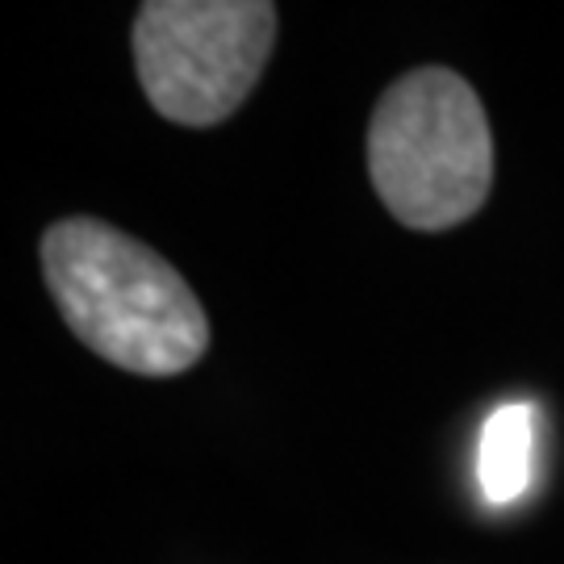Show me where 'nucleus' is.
Returning a JSON list of instances; mask_svg holds the SVG:
<instances>
[{
    "label": "nucleus",
    "instance_id": "2",
    "mask_svg": "<svg viewBox=\"0 0 564 564\" xmlns=\"http://www.w3.org/2000/svg\"><path fill=\"white\" fill-rule=\"evenodd\" d=\"M368 176L410 230L468 223L494 188V134L481 97L452 67H414L368 121Z\"/></svg>",
    "mask_w": 564,
    "mask_h": 564
},
{
    "label": "nucleus",
    "instance_id": "4",
    "mask_svg": "<svg viewBox=\"0 0 564 564\" xmlns=\"http://www.w3.org/2000/svg\"><path fill=\"white\" fill-rule=\"evenodd\" d=\"M535 452L531 405H502L481 431V494L489 506H510L527 489Z\"/></svg>",
    "mask_w": 564,
    "mask_h": 564
},
{
    "label": "nucleus",
    "instance_id": "1",
    "mask_svg": "<svg viewBox=\"0 0 564 564\" xmlns=\"http://www.w3.org/2000/svg\"><path fill=\"white\" fill-rule=\"evenodd\" d=\"M42 276L72 335L139 377L188 372L209 347L202 297L160 251L101 218L42 235Z\"/></svg>",
    "mask_w": 564,
    "mask_h": 564
},
{
    "label": "nucleus",
    "instance_id": "3",
    "mask_svg": "<svg viewBox=\"0 0 564 564\" xmlns=\"http://www.w3.org/2000/svg\"><path fill=\"white\" fill-rule=\"evenodd\" d=\"M276 25L268 0H147L134 18L147 101L176 126L226 121L272 59Z\"/></svg>",
    "mask_w": 564,
    "mask_h": 564
}]
</instances>
